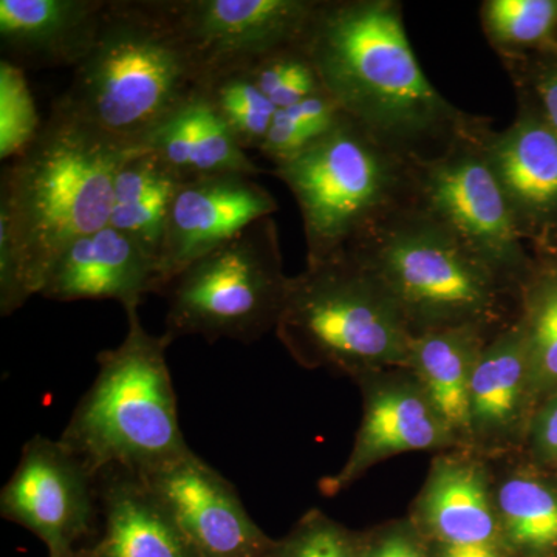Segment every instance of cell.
<instances>
[{
	"label": "cell",
	"instance_id": "obj_33",
	"mask_svg": "<svg viewBox=\"0 0 557 557\" xmlns=\"http://www.w3.org/2000/svg\"><path fill=\"white\" fill-rule=\"evenodd\" d=\"M525 446L531 461L544 469L557 468V395L544 399L528 426Z\"/></svg>",
	"mask_w": 557,
	"mask_h": 557
},
{
	"label": "cell",
	"instance_id": "obj_10",
	"mask_svg": "<svg viewBox=\"0 0 557 557\" xmlns=\"http://www.w3.org/2000/svg\"><path fill=\"white\" fill-rule=\"evenodd\" d=\"M319 0H160L201 84L299 44ZM200 84V86H201Z\"/></svg>",
	"mask_w": 557,
	"mask_h": 557
},
{
	"label": "cell",
	"instance_id": "obj_4",
	"mask_svg": "<svg viewBox=\"0 0 557 557\" xmlns=\"http://www.w3.org/2000/svg\"><path fill=\"white\" fill-rule=\"evenodd\" d=\"M347 255L376 278L413 336L507 325L508 284L416 200L361 237Z\"/></svg>",
	"mask_w": 557,
	"mask_h": 557
},
{
	"label": "cell",
	"instance_id": "obj_37",
	"mask_svg": "<svg viewBox=\"0 0 557 557\" xmlns=\"http://www.w3.org/2000/svg\"><path fill=\"white\" fill-rule=\"evenodd\" d=\"M555 478L557 480V468L555 469Z\"/></svg>",
	"mask_w": 557,
	"mask_h": 557
},
{
	"label": "cell",
	"instance_id": "obj_30",
	"mask_svg": "<svg viewBox=\"0 0 557 557\" xmlns=\"http://www.w3.org/2000/svg\"><path fill=\"white\" fill-rule=\"evenodd\" d=\"M24 70L0 60V159L13 160L42 129Z\"/></svg>",
	"mask_w": 557,
	"mask_h": 557
},
{
	"label": "cell",
	"instance_id": "obj_29",
	"mask_svg": "<svg viewBox=\"0 0 557 557\" xmlns=\"http://www.w3.org/2000/svg\"><path fill=\"white\" fill-rule=\"evenodd\" d=\"M248 70L259 89L277 109L289 108L325 91L302 40L267 54Z\"/></svg>",
	"mask_w": 557,
	"mask_h": 557
},
{
	"label": "cell",
	"instance_id": "obj_34",
	"mask_svg": "<svg viewBox=\"0 0 557 557\" xmlns=\"http://www.w3.org/2000/svg\"><path fill=\"white\" fill-rule=\"evenodd\" d=\"M533 69L530 81L537 100L536 109L557 135V58L539 62Z\"/></svg>",
	"mask_w": 557,
	"mask_h": 557
},
{
	"label": "cell",
	"instance_id": "obj_27",
	"mask_svg": "<svg viewBox=\"0 0 557 557\" xmlns=\"http://www.w3.org/2000/svg\"><path fill=\"white\" fill-rule=\"evenodd\" d=\"M199 89L245 152L262 148L277 108L248 69L212 76Z\"/></svg>",
	"mask_w": 557,
	"mask_h": 557
},
{
	"label": "cell",
	"instance_id": "obj_15",
	"mask_svg": "<svg viewBox=\"0 0 557 557\" xmlns=\"http://www.w3.org/2000/svg\"><path fill=\"white\" fill-rule=\"evenodd\" d=\"M487 163L523 239L547 244L557 233V135L531 104L502 132L485 129Z\"/></svg>",
	"mask_w": 557,
	"mask_h": 557
},
{
	"label": "cell",
	"instance_id": "obj_28",
	"mask_svg": "<svg viewBox=\"0 0 557 557\" xmlns=\"http://www.w3.org/2000/svg\"><path fill=\"white\" fill-rule=\"evenodd\" d=\"M343 110L327 94L313 95L298 104L277 109L259 152L273 164L298 156L336 126Z\"/></svg>",
	"mask_w": 557,
	"mask_h": 557
},
{
	"label": "cell",
	"instance_id": "obj_26",
	"mask_svg": "<svg viewBox=\"0 0 557 557\" xmlns=\"http://www.w3.org/2000/svg\"><path fill=\"white\" fill-rule=\"evenodd\" d=\"M480 17L491 46L508 60L557 53V0H485Z\"/></svg>",
	"mask_w": 557,
	"mask_h": 557
},
{
	"label": "cell",
	"instance_id": "obj_8",
	"mask_svg": "<svg viewBox=\"0 0 557 557\" xmlns=\"http://www.w3.org/2000/svg\"><path fill=\"white\" fill-rule=\"evenodd\" d=\"M289 281L276 222L260 219L172 278L164 335L255 343L276 330Z\"/></svg>",
	"mask_w": 557,
	"mask_h": 557
},
{
	"label": "cell",
	"instance_id": "obj_2",
	"mask_svg": "<svg viewBox=\"0 0 557 557\" xmlns=\"http://www.w3.org/2000/svg\"><path fill=\"white\" fill-rule=\"evenodd\" d=\"M302 46L344 115L410 159L435 156L479 120L424 75L395 0H319Z\"/></svg>",
	"mask_w": 557,
	"mask_h": 557
},
{
	"label": "cell",
	"instance_id": "obj_21",
	"mask_svg": "<svg viewBox=\"0 0 557 557\" xmlns=\"http://www.w3.org/2000/svg\"><path fill=\"white\" fill-rule=\"evenodd\" d=\"M183 183L219 174L258 177L260 168L233 137L200 89L139 141Z\"/></svg>",
	"mask_w": 557,
	"mask_h": 557
},
{
	"label": "cell",
	"instance_id": "obj_16",
	"mask_svg": "<svg viewBox=\"0 0 557 557\" xmlns=\"http://www.w3.org/2000/svg\"><path fill=\"white\" fill-rule=\"evenodd\" d=\"M537 408L519 319L493 333L480 355L469 395V450L504 456L525 445Z\"/></svg>",
	"mask_w": 557,
	"mask_h": 557
},
{
	"label": "cell",
	"instance_id": "obj_38",
	"mask_svg": "<svg viewBox=\"0 0 557 557\" xmlns=\"http://www.w3.org/2000/svg\"><path fill=\"white\" fill-rule=\"evenodd\" d=\"M553 557H557V553H556V555H555V556H553Z\"/></svg>",
	"mask_w": 557,
	"mask_h": 557
},
{
	"label": "cell",
	"instance_id": "obj_11",
	"mask_svg": "<svg viewBox=\"0 0 557 557\" xmlns=\"http://www.w3.org/2000/svg\"><path fill=\"white\" fill-rule=\"evenodd\" d=\"M0 515L33 531L51 557L69 555L101 516L98 475L61 440L35 435L2 487Z\"/></svg>",
	"mask_w": 557,
	"mask_h": 557
},
{
	"label": "cell",
	"instance_id": "obj_18",
	"mask_svg": "<svg viewBox=\"0 0 557 557\" xmlns=\"http://www.w3.org/2000/svg\"><path fill=\"white\" fill-rule=\"evenodd\" d=\"M156 262L112 226L79 237L53 263L39 296L73 300H116L126 311L138 310L156 293Z\"/></svg>",
	"mask_w": 557,
	"mask_h": 557
},
{
	"label": "cell",
	"instance_id": "obj_22",
	"mask_svg": "<svg viewBox=\"0 0 557 557\" xmlns=\"http://www.w3.org/2000/svg\"><path fill=\"white\" fill-rule=\"evenodd\" d=\"M497 330L480 325L432 330L413 336L408 366L458 446L469 448V395L483 347Z\"/></svg>",
	"mask_w": 557,
	"mask_h": 557
},
{
	"label": "cell",
	"instance_id": "obj_9",
	"mask_svg": "<svg viewBox=\"0 0 557 557\" xmlns=\"http://www.w3.org/2000/svg\"><path fill=\"white\" fill-rule=\"evenodd\" d=\"M485 129L478 120L435 156L416 160V203L519 292L536 265L487 163Z\"/></svg>",
	"mask_w": 557,
	"mask_h": 557
},
{
	"label": "cell",
	"instance_id": "obj_1",
	"mask_svg": "<svg viewBox=\"0 0 557 557\" xmlns=\"http://www.w3.org/2000/svg\"><path fill=\"white\" fill-rule=\"evenodd\" d=\"M138 146L126 145L54 102L38 137L0 182V313L39 295L69 245L109 225L113 183Z\"/></svg>",
	"mask_w": 557,
	"mask_h": 557
},
{
	"label": "cell",
	"instance_id": "obj_32",
	"mask_svg": "<svg viewBox=\"0 0 557 557\" xmlns=\"http://www.w3.org/2000/svg\"><path fill=\"white\" fill-rule=\"evenodd\" d=\"M358 544L359 557H432L428 539L410 518L391 523Z\"/></svg>",
	"mask_w": 557,
	"mask_h": 557
},
{
	"label": "cell",
	"instance_id": "obj_6",
	"mask_svg": "<svg viewBox=\"0 0 557 557\" xmlns=\"http://www.w3.org/2000/svg\"><path fill=\"white\" fill-rule=\"evenodd\" d=\"M302 215L307 265L338 258L416 200V160L347 115L324 137L274 164Z\"/></svg>",
	"mask_w": 557,
	"mask_h": 557
},
{
	"label": "cell",
	"instance_id": "obj_31",
	"mask_svg": "<svg viewBox=\"0 0 557 557\" xmlns=\"http://www.w3.org/2000/svg\"><path fill=\"white\" fill-rule=\"evenodd\" d=\"M273 557H359V544L343 527L314 509L304 516L295 533Z\"/></svg>",
	"mask_w": 557,
	"mask_h": 557
},
{
	"label": "cell",
	"instance_id": "obj_14",
	"mask_svg": "<svg viewBox=\"0 0 557 557\" xmlns=\"http://www.w3.org/2000/svg\"><path fill=\"white\" fill-rule=\"evenodd\" d=\"M277 209V201L252 175L231 172L182 183L164 223L156 293L163 295L186 267Z\"/></svg>",
	"mask_w": 557,
	"mask_h": 557
},
{
	"label": "cell",
	"instance_id": "obj_35",
	"mask_svg": "<svg viewBox=\"0 0 557 557\" xmlns=\"http://www.w3.org/2000/svg\"><path fill=\"white\" fill-rule=\"evenodd\" d=\"M434 557H511L502 544L440 545L435 544Z\"/></svg>",
	"mask_w": 557,
	"mask_h": 557
},
{
	"label": "cell",
	"instance_id": "obj_13",
	"mask_svg": "<svg viewBox=\"0 0 557 557\" xmlns=\"http://www.w3.org/2000/svg\"><path fill=\"white\" fill-rule=\"evenodd\" d=\"M355 381L362 394L361 424L344 467L319 483L324 496L343 493L381 461L399 454L460 448L409 369L381 370Z\"/></svg>",
	"mask_w": 557,
	"mask_h": 557
},
{
	"label": "cell",
	"instance_id": "obj_12",
	"mask_svg": "<svg viewBox=\"0 0 557 557\" xmlns=\"http://www.w3.org/2000/svg\"><path fill=\"white\" fill-rule=\"evenodd\" d=\"M138 478L200 557L271 555L273 544L249 518L236 487L193 449Z\"/></svg>",
	"mask_w": 557,
	"mask_h": 557
},
{
	"label": "cell",
	"instance_id": "obj_36",
	"mask_svg": "<svg viewBox=\"0 0 557 557\" xmlns=\"http://www.w3.org/2000/svg\"><path fill=\"white\" fill-rule=\"evenodd\" d=\"M62 557H95V556H94V549H90V552H72V553H69V555H65Z\"/></svg>",
	"mask_w": 557,
	"mask_h": 557
},
{
	"label": "cell",
	"instance_id": "obj_19",
	"mask_svg": "<svg viewBox=\"0 0 557 557\" xmlns=\"http://www.w3.org/2000/svg\"><path fill=\"white\" fill-rule=\"evenodd\" d=\"M108 0H0L2 60L75 69L89 53Z\"/></svg>",
	"mask_w": 557,
	"mask_h": 557
},
{
	"label": "cell",
	"instance_id": "obj_7",
	"mask_svg": "<svg viewBox=\"0 0 557 557\" xmlns=\"http://www.w3.org/2000/svg\"><path fill=\"white\" fill-rule=\"evenodd\" d=\"M274 332L300 368L354 380L406 369L413 339L387 293L347 252L292 277Z\"/></svg>",
	"mask_w": 557,
	"mask_h": 557
},
{
	"label": "cell",
	"instance_id": "obj_3",
	"mask_svg": "<svg viewBox=\"0 0 557 557\" xmlns=\"http://www.w3.org/2000/svg\"><path fill=\"white\" fill-rule=\"evenodd\" d=\"M200 84L160 0H108L94 46L57 101L109 137L138 146Z\"/></svg>",
	"mask_w": 557,
	"mask_h": 557
},
{
	"label": "cell",
	"instance_id": "obj_17",
	"mask_svg": "<svg viewBox=\"0 0 557 557\" xmlns=\"http://www.w3.org/2000/svg\"><path fill=\"white\" fill-rule=\"evenodd\" d=\"M410 519L432 544L504 545L487 458L460 448L440 453Z\"/></svg>",
	"mask_w": 557,
	"mask_h": 557
},
{
	"label": "cell",
	"instance_id": "obj_20",
	"mask_svg": "<svg viewBox=\"0 0 557 557\" xmlns=\"http://www.w3.org/2000/svg\"><path fill=\"white\" fill-rule=\"evenodd\" d=\"M104 533L95 557H200L135 472L98 475Z\"/></svg>",
	"mask_w": 557,
	"mask_h": 557
},
{
	"label": "cell",
	"instance_id": "obj_5",
	"mask_svg": "<svg viewBox=\"0 0 557 557\" xmlns=\"http://www.w3.org/2000/svg\"><path fill=\"white\" fill-rule=\"evenodd\" d=\"M126 314V338L98 355L94 384L60 438L95 475L109 468L139 474L190 449L168 366L172 341L149 333L138 310Z\"/></svg>",
	"mask_w": 557,
	"mask_h": 557
},
{
	"label": "cell",
	"instance_id": "obj_25",
	"mask_svg": "<svg viewBox=\"0 0 557 557\" xmlns=\"http://www.w3.org/2000/svg\"><path fill=\"white\" fill-rule=\"evenodd\" d=\"M518 298V319L539 406L557 395V263L536 267L520 285Z\"/></svg>",
	"mask_w": 557,
	"mask_h": 557
},
{
	"label": "cell",
	"instance_id": "obj_23",
	"mask_svg": "<svg viewBox=\"0 0 557 557\" xmlns=\"http://www.w3.org/2000/svg\"><path fill=\"white\" fill-rule=\"evenodd\" d=\"M500 537L511 555L557 553V480L533 461L494 475Z\"/></svg>",
	"mask_w": 557,
	"mask_h": 557
},
{
	"label": "cell",
	"instance_id": "obj_24",
	"mask_svg": "<svg viewBox=\"0 0 557 557\" xmlns=\"http://www.w3.org/2000/svg\"><path fill=\"white\" fill-rule=\"evenodd\" d=\"M182 180L149 150L138 148L113 183L109 226L126 234L156 262L168 212Z\"/></svg>",
	"mask_w": 557,
	"mask_h": 557
}]
</instances>
